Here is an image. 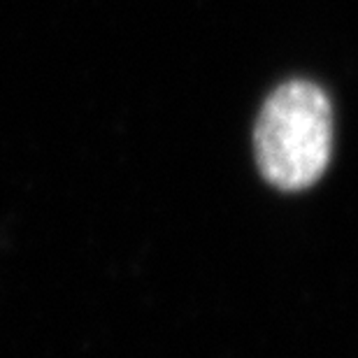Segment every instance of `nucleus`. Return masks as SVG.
<instances>
[{
	"label": "nucleus",
	"instance_id": "1",
	"mask_svg": "<svg viewBox=\"0 0 358 358\" xmlns=\"http://www.w3.org/2000/svg\"><path fill=\"white\" fill-rule=\"evenodd\" d=\"M254 145L270 184L284 191L312 186L333 152V112L324 89L293 80L272 91L256 121Z\"/></svg>",
	"mask_w": 358,
	"mask_h": 358
}]
</instances>
